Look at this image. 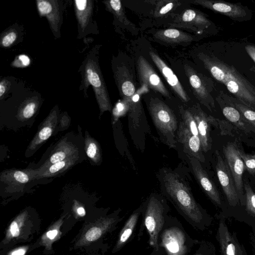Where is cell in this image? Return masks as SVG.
Wrapping results in <instances>:
<instances>
[{
  "instance_id": "cell-35",
  "label": "cell",
  "mask_w": 255,
  "mask_h": 255,
  "mask_svg": "<svg viewBox=\"0 0 255 255\" xmlns=\"http://www.w3.org/2000/svg\"><path fill=\"white\" fill-rule=\"evenodd\" d=\"M179 112L181 121L193 134L199 137L196 122L188 109H185L183 107L180 106L179 107Z\"/></svg>"
},
{
  "instance_id": "cell-23",
  "label": "cell",
  "mask_w": 255,
  "mask_h": 255,
  "mask_svg": "<svg viewBox=\"0 0 255 255\" xmlns=\"http://www.w3.org/2000/svg\"><path fill=\"white\" fill-rule=\"evenodd\" d=\"M56 122V111H53L45 119L35 137L31 141L28 148L29 151L35 149L38 146L51 136Z\"/></svg>"
},
{
  "instance_id": "cell-48",
  "label": "cell",
  "mask_w": 255,
  "mask_h": 255,
  "mask_svg": "<svg viewBox=\"0 0 255 255\" xmlns=\"http://www.w3.org/2000/svg\"><path fill=\"white\" fill-rule=\"evenodd\" d=\"M77 214L80 216H84L86 214L85 209L82 206H79L76 209Z\"/></svg>"
},
{
  "instance_id": "cell-2",
  "label": "cell",
  "mask_w": 255,
  "mask_h": 255,
  "mask_svg": "<svg viewBox=\"0 0 255 255\" xmlns=\"http://www.w3.org/2000/svg\"><path fill=\"white\" fill-rule=\"evenodd\" d=\"M199 57L217 81L224 84L240 102L255 110V87L252 84L234 67L217 57L203 53H199Z\"/></svg>"
},
{
  "instance_id": "cell-20",
  "label": "cell",
  "mask_w": 255,
  "mask_h": 255,
  "mask_svg": "<svg viewBox=\"0 0 255 255\" xmlns=\"http://www.w3.org/2000/svg\"><path fill=\"white\" fill-rule=\"evenodd\" d=\"M56 0H36L38 12L40 16H45L55 34L58 32L60 22V8Z\"/></svg>"
},
{
  "instance_id": "cell-25",
  "label": "cell",
  "mask_w": 255,
  "mask_h": 255,
  "mask_svg": "<svg viewBox=\"0 0 255 255\" xmlns=\"http://www.w3.org/2000/svg\"><path fill=\"white\" fill-rule=\"evenodd\" d=\"M148 88L145 85L141 87L136 90L132 97L131 105L128 114L129 122L133 129H136L139 126L142 116V105L141 97L145 91H148Z\"/></svg>"
},
{
  "instance_id": "cell-26",
  "label": "cell",
  "mask_w": 255,
  "mask_h": 255,
  "mask_svg": "<svg viewBox=\"0 0 255 255\" xmlns=\"http://www.w3.org/2000/svg\"><path fill=\"white\" fill-rule=\"evenodd\" d=\"M77 154V149L73 145L65 141H61L49 157L48 161L38 170L43 169L51 164L65 160Z\"/></svg>"
},
{
  "instance_id": "cell-1",
  "label": "cell",
  "mask_w": 255,
  "mask_h": 255,
  "mask_svg": "<svg viewBox=\"0 0 255 255\" xmlns=\"http://www.w3.org/2000/svg\"><path fill=\"white\" fill-rule=\"evenodd\" d=\"M162 194L191 225L201 231L209 227L213 218L195 200L190 188L177 172L162 168L157 173Z\"/></svg>"
},
{
  "instance_id": "cell-14",
  "label": "cell",
  "mask_w": 255,
  "mask_h": 255,
  "mask_svg": "<svg viewBox=\"0 0 255 255\" xmlns=\"http://www.w3.org/2000/svg\"><path fill=\"white\" fill-rule=\"evenodd\" d=\"M188 110L192 113L197 126L199 137L204 153L211 149L212 140L210 136V125H215L216 119L207 115L198 104L193 105Z\"/></svg>"
},
{
  "instance_id": "cell-6",
  "label": "cell",
  "mask_w": 255,
  "mask_h": 255,
  "mask_svg": "<svg viewBox=\"0 0 255 255\" xmlns=\"http://www.w3.org/2000/svg\"><path fill=\"white\" fill-rule=\"evenodd\" d=\"M238 148L236 142H229L223 147V151L225 160L234 179L240 200V207H242L245 205V195L243 180L245 166L239 155Z\"/></svg>"
},
{
  "instance_id": "cell-34",
  "label": "cell",
  "mask_w": 255,
  "mask_h": 255,
  "mask_svg": "<svg viewBox=\"0 0 255 255\" xmlns=\"http://www.w3.org/2000/svg\"><path fill=\"white\" fill-rule=\"evenodd\" d=\"M132 97L122 98V100H120L116 103L112 111L113 124H115L120 118L128 113L131 105Z\"/></svg>"
},
{
  "instance_id": "cell-36",
  "label": "cell",
  "mask_w": 255,
  "mask_h": 255,
  "mask_svg": "<svg viewBox=\"0 0 255 255\" xmlns=\"http://www.w3.org/2000/svg\"><path fill=\"white\" fill-rule=\"evenodd\" d=\"M231 104L240 112L245 121L255 128V110L238 101H233Z\"/></svg>"
},
{
  "instance_id": "cell-4",
  "label": "cell",
  "mask_w": 255,
  "mask_h": 255,
  "mask_svg": "<svg viewBox=\"0 0 255 255\" xmlns=\"http://www.w3.org/2000/svg\"><path fill=\"white\" fill-rule=\"evenodd\" d=\"M163 196L151 193L144 203L143 221L149 236V244L155 251L159 250V237L164 224L166 203Z\"/></svg>"
},
{
  "instance_id": "cell-16",
  "label": "cell",
  "mask_w": 255,
  "mask_h": 255,
  "mask_svg": "<svg viewBox=\"0 0 255 255\" xmlns=\"http://www.w3.org/2000/svg\"><path fill=\"white\" fill-rule=\"evenodd\" d=\"M184 69L194 94L202 104L212 112L215 109L214 101L201 76L187 64L185 65Z\"/></svg>"
},
{
  "instance_id": "cell-13",
  "label": "cell",
  "mask_w": 255,
  "mask_h": 255,
  "mask_svg": "<svg viewBox=\"0 0 255 255\" xmlns=\"http://www.w3.org/2000/svg\"><path fill=\"white\" fill-rule=\"evenodd\" d=\"M187 156L195 178L204 192L214 204L222 208L223 205L220 195L215 185L202 167L201 162L194 157Z\"/></svg>"
},
{
  "instance_id": "cell-46",
  "label": "cell",
  "mask_w": 255,
  "mask_h": 255,
  "mask_svg": "<svg viewBox=\"0 0 255 255\" xmlns=\"http://www.w3.org/2000/svg\"><path fill=\"white\" fill-rule=\"evenodd\" d=\"M6 89V82L5 80H2L0 82V97L3 96L5 93Z\"/></svg>"
},
{
  "instance_id": "cell-5",
  "label": "cell",
  "mask_w": 255,
  "mask_h": 255,
  "mask_svg": "<svg viewBox=\"0 0 255 255\" xmlns=\"http://www.w3.org/2000/svg\"><path fill=\"white\" fill-rule=\"evenodd\" d=\"M84 70V84L86 87L89 85L93 87L101 115L104 112L111 111L110 98L98 63L93 59H89Z\"/></svg>"
},
{
  "instance_id": "cell-28",
  "label": "cell",
  "mask_w": 255,
  "mask_h": 255,
  "mask_svg": "<svg viewBox=\"0 0 255 255\" xmlns=\"http://www.w3.org/2000/svg\"><path fill=\"white\" fill-rule=\"evenodd\" d=\"M75 13L81 30L87 27L92 15L93 1L89 0H75Z\"/></svg>"
},
{
  "instance_id": "cell-27",
  "label": "cell",
  "mask_w": 255,
  "mask_h": 255,
  "mask_svg": "<svg viewBox=\"0 0 255 255\" xmlns=\"http://www.w3.org/2000/svg\"><path fill=\"white\" fill-rule=\"evenodd\" d=\"M221 106L224 116L236 127L246 132H255V128L245 121L240 112L233 105Z\"/></svg>"
},
{
  "instance_id": "cell-45",
  "label": "cell",
  "mask_w": 255,
  "mask_h": 255,
  "mask_svg": "<svg viewBox=\"0 0 255 255\" xmlns=\"http://www.w3.org/2000/svg\"><path fill=\"white\" fill-rule=\"evenodd\" d=\"M250 242L252 246L253 255H255V233L251 232L249 234Z\"/></svg>"
},
{
  "instance_id": "cell-7",
  "label": "cell",
  "mask_w": 255,
  "mask_h": 255,
  "mask_svg": "<svg viewBox=\"0 0 255 255\" xmlns=\"http://www.w3.org/2000/svg\"><path fill=\"white\" fill-rule=\"evenodd\" d=\"M216 171L217 177L226 197L228 205L231 208L223 217L219 218L226 219L232 211H234L240 207V200L232 175L225 160L218 150L216 151Z\"/></svg>"
},
{
  "instance_id": "cell-42",
  "label": "cell",
  "mask_w": 255,
  "mask_h": 255,
  "mask_svg": "<svg viewBox=\"0 0 255 255\" xmlns=\"http://www.w3.org/2000/svg\"><path fill=\"white\" fill-rule=\"evenodd\" d=\"M30 63L29 57L26 55L21 54L17 56L11 64L13 67L23 68L29 66Z\"/></svg>"
},
{
  "instance_id": "cell-17",
  "label": "cell",
  "mask_w": 255,
  "mask_h": 255,
  "mask_svg": "<svg viewBox=\"0 0 255 255\" xmlns=\"http://www.w3.org/2000/svg\"><path fill=\"white\" fill-rule=\"evenodd\" d=\"M244 188L245 205L239 207L230 217L248 225L252 228V232L255 233V192L246 181L244 182Z\"/></svg>"
},
{
  "instance_id": "cell-11",
  "label": "cell",
  "mask_w": 255,
  "mask_h": 255,
  "mask_svg": "<svg viewBox=\"0 0 255 255\" xmlns=\"http://www.w3.org/2000/svg\"><path fill=\"white\" fill-rule=\"evenodd\" d=\"M192 2L226 15L235 20H246L250 13L248 7L239 3L212 0H196Z\"/></svg>"
},
{
  "instance_id": "cell-8",
  "label": "cell",
  "mask_w": 255,
  "mask_h": 255,
  "mask_svg": "<svg viewBox=\"0 0 255 255\" xmlns=\"http://www.w3.org/2000/svg\"><path fill=\"white\" fill-rule=\"evenodd\" d=\"M218 219L219 221L215 237L221 255H248L244 245L238 240L236 233L229 230L226 219Z\"/></svg>"
},
{
  "instance_id": "cell-38",
  "label": "cell",
  "mask_w": 255,
  "mask_h": 255,
  "mask_svg": "<svg viewBox=\"0 0 255 255\" xmlns=\"http://www.w3.org/2000/svg\"><path fill=\"white\" fill-rule=\"evenodd\" d=\"M37 107V104L34 100L27 101L21 108L20 112L21 118L28 119L31 118L35 114Z\"/></svg>"
},
{
  "instance_id": "cell-10",
  "label": "cell",
  "mask_w": 255,
  "mask_h": 255,
  "mask_svg": "<svg viewBox=\"0 0 255 255\" xmlns=\"http://www.w3.org/2000/svg\"><path fill=\"white\" fill-rule=\"evenodd\" d=\"M160 246L166 255H186L188 247L185 233L180 228L171 227L165 229L161 234Z\"/></svg>"
},
{
  "instance_id": "cell-3",
  "label": "cell",
  "mask_w": 255,
  "mask_h": 255,
  "mask_svg": "<svg viewBox=\"0 0 255 255\" xmlns=\"http://www.w3.org/2000/svg\"><path fill=\"white\" fill-rule=\"evenodd\" d=\"M147 108L153 124L164 143L175 148L178 128L176 117L173 111L162 101L151 97L147 102Z\"/></svg>"
},
{
  "instance_id": "cell-37",
  "label": "cell",
  "mask_w": 255,
  "mask_h": 255,
  "mask_svg": "<svg viewBox=\"0 0 255 255\" xmlns=\"http://www.w3.org/2000/svg\"><path fill=\"white\" fill-rule=\"evenodd\" d=\"M238 151L239 155L245 164V169L251 175L255 176V154H247L239 147L238 148Z\"/></svg>"
},
{
  "instance_id": "cell-39",
  "label": "cell",
  "mask_w": 255,
  "mask_h": 255,
  "mask_svg": "<svg viewBox=\"0 0 255 255\" xmlns=\"http://www.w3.org/2000/svg\"><path fill=\"white\" fill-rule=\"evenodd\" d=\"M193 255H216V248L214 244L210 242L203 241L199 247Z\"/></svg>"
},
{
  "instance_id": "cell-18",
  "label": "cell",
  "mask_w": 255,
  "mask_h": 255,
  "mask_svg": "<svg viewBox=\"0 0 255 255\" xmlns=\"http://www.w3.org/2000/svg\"><path fill=\"white\" fill-rule=\"evenodd\" d=\"M149 53L151 60L170 87L180 99L184 102H188L190 99L174 72L155 52L150 51Z\"/></svg>"
},
{
  "instance_id": "cell-21",
  "label": "cell",
  "mask_w": 255,
  "mask_h": 255,
  "mask_svg": "<svg viewBox=\"0 0 255 255\" xmlns=\"http://www.w3.org/2000/svg\"><path fill=\"white\" fill-rule=\"evenodd\" d=\"M143 207L144 203L134 210L126 221L119 234L114 248L115 252H118L121 250L130 238L136 227L139 216L142 213Z\"/></svg>"
},
{
  "instance_id": "cell-29",
  "label": "cell",
  "mask_w": 255,
  "mask_h": 255,
  "mask_svg": "<svg viewBox=\"0 0 255 255\" xmlns=\"http://www.w3.org/2000/svg\"><path fill=\"white\" fill-rule=\"evenodd\" d=\"M77 159L78 156L76 155L65 160L51 164L43 169L37 170L36 173H34L33 177L39 178L54 176L73 165Z\"/></svg>"
},
{
  "instance_id": "cell-43",
  "label": "cell",
  "mask_w": 255,
  "mask_h": 255,
  "mask_svg": "<svg viewBox=\"0 0 255 255\" xmlns=\"http://www.w3.org/2000/svg\"><path fill=\"white\" fill-rule=\"evenodd\" d=\"M59 234L58 227H54L48 230L42 237V241L45 242H51L54 240Z\"/></svg>"
},
{
  "instance_id": "cell-40",
  "label": "cell",
  "mask_w": 255,
  "mask_h": 255,
  "mask_svg": "<svg viewBox=\"0 0 255 255\" xmlns=\"http://www.w3.org/2000/svg\"><path fill=\"white\" fill-rule=\"evenodd\" d=\"M12 176L13 180L20 184H24L28 182L29 177L25 172L21 170H15L9 173Z\"/></svg>"
},
{
  "instance_id": "cell-19",
  "label": "cell",
  "mask_w": 255,
  "mask_h": 255,
  "mask_svg": "<svg viewBox=\"0 0 255 255\" xmlns=\"http://www.w3.org/2000/svg\"><path fill=\"white\" fill-rule=\"evenodd\" d=\"M120 220L118 212L115 215L100 219L85 232L81 239V243H89L98 240Z\"/></svg>"
},
{
  "instance_id": "cell-32",
  "label": "cell",
  "mask_w": 255,
  "mask_h": 255,
  "mask_svg": "<svg viewBox=\"0 0 255 255\" xmlns=\"http://www.w3.org/2000/svg\"><path fill=\"white\" fill-rule=\"evenodd\" d=\"M85 150L87 156L94 162L98 163L101 161L99 146L97 141L87 134L85 138Z\"/></svg>"
},
{
  "instance_id": "cell-31",
  "label": "cell",
  "mask_w": 255,
  "mask_h": 255,
  "mask_svg": "<svg viewBox=\"0 0 255 255\" xmlns=\"http://www.w3.org/2000/svg\"><path fill=\"white\" fill-rule=\"evenodd\" d=\"M156 2L153 15L157 17L165 16L170 12H173L176 8L181 4L179 1L176 0H161Z\"/></svg>"
},
{
  "instance_id": "cell-9",
  "label": "cell",
  "mask_w": 255,
  "mask_h": 255,
  "mask_svg": "<svg viewBox=\"0 0 255 255\" xmlns=\"http://www.w3.org/2000/svg\"><path fill=\"white\" fill-rule=\"evenodd\" d=\"M171 27L189 28L198 34L207 32L212 22L201 12L193 9H187L181 13L175 15Z\"/></svg>"
},
{
  "instance_id": "cell-47",
  "label": "cell",
  "mask_w": 255,
  "mask_h": 255,
  "mask_svg": "<svg viewBox=\"0 0 255 255\" xmlns=\"http://www.w3.org/2000/svg\"><path fill=\"white\" fill-rule=\"evenodd\" d=\"M246 49L249 54L255 62V48L252 46H247Z\"/></svg>"
},
{
  "instance_id": "cell-12",
  "label": "cell",
  "mask_w": 255,
  "mask_h": 255,
  "mask_svg": "<svg viewBox=\"0 0 255 255\" xmlns=\"http://www.w3.org/2000/svg\"><path fill=\"white\" fill-rule=\"evenodd\" d=\"M137 69L141 85L157 92L163 96L170 97V95L160 78L151 65L142 56L137 61Z\"/></svg>"
},
{
  "instance_id": "cell-41",
  "label": "cell",
  "mask_w": 255,
  "mask_h": 255,
  "mask_svg": "<svg viewBox=\"0 0 255 255\" xmlns=\"http://www.w3.org/2000/svg\"><path fill=\"white\" fill-rule=\"evenodd\" d=\"M17 33L14 30L6 33L1 39V45L4 47H8L12 44L17 38Z\"/></svg>"
},
{
  "instance_id": "cell-15",
  "label": "cell",
  "mask_w": 255,
  "mask_h": 255,
  "mask_svg": "<svg viewBox=\"0 0 255 255\" xmlns=\"http://www.w3.org/2000/svg\"><path fill=\"white\" fill-rule=\"evenodd\" d=\"M176 138L183 148L187 156L194 157L200 162L205 160L200 137L194 135L181 121L178 125Z\"/></svg>"
},
{
  "instance_id": "cell-24",
  "label": "cell",
  "mask_w": 255,
  "mask_h": 255,
  "mask_svg": "<svg viewBox=\"0 0 255 255\" xmlns=\"http://www.w3.org/2000/svg\"><path fill=\"white\" fill-rule=\"evenodd\" d=\"M118 87L122 98H131L136 90L129 70L123 66L118 68L116 72Z\"/></svg>"
},
{
  "instance_id": "cell-33",
  "label": "cell",
  "mask_w": 255,
  "mask_h": 255,
  "mask_svg": "<svg viewBox=\"0 0 255 255\" xmlns=\"http://www.w3.org/2000/svg\"><path fill=\"white\" fill-rule=\"evenodd\" d=\"M26 217V212H23L11 223L6 232V239L7 240L17 238L19 236Z\"/></svg>"
},
{
  "instance_id": "cell-30",
  "label": "cell",
  "mask_w": 255,
  "mask_h": 255,
  "mask_svg": "<svg viewBox=\"0 0 255 255\" xmlns=\"http://www.w3.org/2000/svg\"><path fill=\"white\" fill-rule=\"evenodd\" d=\"M104 3L108 10L115 16L118 20L128 26L132 28H134L133 24L128 20L125 14L121 0H111L104 1Z\"/></svg>"
},
{
  "instance_id": "cell-22",
  "label": "cell",
  "mask_w": 255,
  "mask_h": 255,
  "mask_svg": "<svg viewBox=\"0 0 255 255\" xmlns=\"http://www.w3.org/2000/svg\"><path fill=\"white\" fill-rule=\"evenodd\" d=\"M153 36L156 39L169 44H188L194 40L192 35L175 28L159 30L153 33Z\"/></svg>"
},
{
  "instance_id": "cell-44",
  "label": "cell",
  "mask_w": 255,
  "mask_h": 255,
  "mask_svg": "<svg viewBox=\"0 0 255 255\" xmlns=\"http://www.w3.org/2000/svg\"><path fill=\"white\" fill-rule=\"evenodd\" d=\"M27 249L24 247H20L14 249L10 252L8 255H24L26 252Z\"/></svg>"
}]
</instances>
